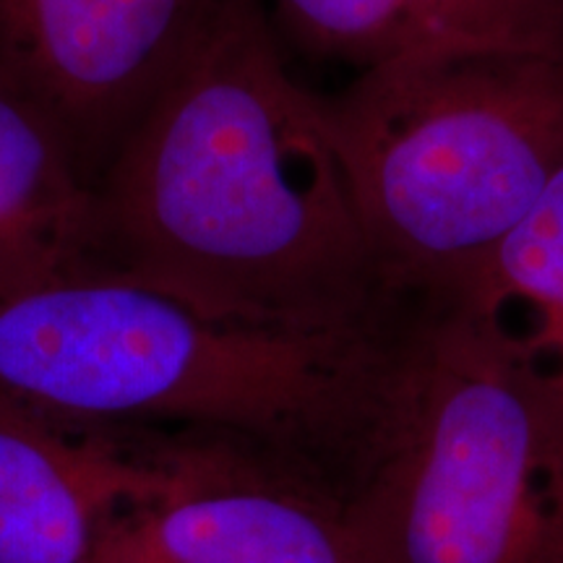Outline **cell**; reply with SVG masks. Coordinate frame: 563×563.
Listing matches in <instances>:
<instances>
[{
	"label": "cell",
	"mask_w": 563,
	"mask_h": 563,
	"mask_svg": "<svg viewBox=\"0 0 563 563\" xmlns=\"http://www.w3.org/2000/svg\"><path fill=\"white\" fill-rule=\"evenodd\" d=\"M302 51L361 70L446 53L563 55V0H274Z\"/></svg>",
	"instance_id": "obj_8"
},
{
	"label": "cell",
	"mask_w": 563,
	"mask_h": 563,
	"mask_svg": "<svg viewBox=\"0 0 563 563\" xmlns=\"http://www.w3.org/2000/svg\"><path fill=\"white\" fill-rule=\"evenodd\" d=\"M95 188L63 123L0 68V295L89 269Z\"/></svg>",
	"instance_id": "obj_9"
},
{
	"label": "cell",
	"mask_w": 563,
	"mask_h": 563,
	"mask_svg": "<svg viewBox=\"0 0 563 563\" xmlns=\"http://www.w3.org/2000/svg\"><path fill=\"white\" fill-rule=\"evenodd\" d=\"M551 563H563V543H561V548H559V553L553 555V561Z\"/></svg>",
	"instance_id": "obj_11"
},
{
	"label": "cell",
	"mask_w": 563,
	"mask_h": 563,
	"mask_svg": "<svg viewBox=\"0 0 563 563\" xmlns=\"http://www.w3.org/2000/svg\"><path fill=\"white\" fill-rule=\"evenodd\" d=\"M89 563H376L355 498L241 441L203 443L188 475L104 532Z\"/></svg>",
	"instance_id": "obj_5"
},
{
	"label": "cell",
	"mask_w": 563,
	"mask_h": 563,
	"mask_svg": "<svg viewBox=\"0 0 563 563\" xmlns=\"http://www.w3.org/2000/svg\"><path fill=\"white\" fill-rule=\"evenodd\" d=\"M87 272L300 336H384L420 306L373 262L319 95L287 74L262 0H217L112 154Z\"/></svg>",
	"instance_id": "obj_1"
},
{
	"label": "cell",
	"mask_w": 563,
	"mask_h": 563,
	"mask_svg": "<svg viewBox=\"0 0 563 563\" xmlns=\"http://www.w3.org/2000/svg\"><path fill=\"white\" fill-rule=\"evenodd\" d=\"M191 462L0 394V563H89L118 519L167 496Z\"/></svg>",
	"instance_id": "obj_7"
},
{
	"label": "cell",
	"mask_w": 563,
	"mask_h": 563,
	"mask_svg": "<svg viewBox=\"0 0 563 563\" xmlns=\"http://www.w3.org/2000/svg\"><path fill=\"white\" fill-rule=\"evenodd\" d=\"M217 0H0V68L70 133L91 178L170 84Z\"/></svg>",
	"instance_id": "obj_6"
},
{
	"label": "cell",
	"mask_w": 563,
	"mask_h": 563,
	"mask_svg": "<svg viewBox=\"0 0 563 563\" xmlns=\"http://www.w3.org/2000/svg\"><path fill=\"white\" fill-rule=\"evenodd\" d=\"M319 104L373 262L410 302L460 298L563 165V55L386 63Z\"/></svg>",
	"instance_id": "obj_3"
},
{
	"label": "cell",
	"mask_w": 563,
	"mask_h": 563,
	"mask_svg": "<svg viewBox=\"0 0 563 563\" xmlns=\"http://www.w3.org/2000/svg\"><path fill=\"white\" fill-rule=\"evenodd\" d=\"M452 302L488 321L563 405V165Z\"/></svg>",
	"instance_id": "obj_10"
},
{
	"label": "cell",
	"mask_w": 563,
	"mask_h": 563,
	"mask_svg": "<svg viewBox=\"0 0 563 563\" xmlns=\"http://www.w3.org/2000/svg\"><path fill=\"white\" fill-rule=\"evenodd\" d=\"M418 316L384 336L279 334L58 274L0 295V394L162 452L251 443L355 498L402 420Z\"/></svg>",
	"instance_id": "obj_2"
},
{
	"label": "cell",
	"mask_w": 563,
	"mask_h": 563,
	"mask_svg": "<svg viewBox=\"0 0 563 563\" xmlns=\"http://www.w3.org/2000/svg\"><path fill=\"white\" fill-rule=\"evenodd\" d=\"M355 511L376 563H551L561 399L488 321L426 302L402 420Z\"/></svg>",
	"instance_id": "obj_4"
}]
</instances>
